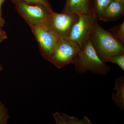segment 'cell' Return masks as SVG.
<instances>
[{
    "mask_svg": "<svg viewBox=\"0 0 124 124\" xmlns=\"http://www.w3.org/2000/svg\"><path fill=\"white\" fill-rule=\"evenodd\" d=\"M90 40L99 57L104 63L110 57L124 54V44L98 23L93 30Z\"/></svg>",
    "mask_w": 124,
    "mask_h": 124,
    "instance_id": "obj_1",
    "label": "cell"
},
{
    "mask_svg": "<svg viewBox=\"0 0 124 124\" xmlns=\"http://www.w3.org/2000/svg\"><path fill=\"white\" fill-rule=\"evenodd\" d=\"M72 64L79 74L91 71L94 74L106 75L110 70V67L103 62L99 57L90 40L86 43Z\"/></svg>",
    "mask_w": 124,
    "mask_h": 124,
    "instance_id": "obj_2",
    "label": "cell"
},
{
    "mask_svg": "<svg viewBox=\"0 0 124 124\" xmlns=\"http://www.w3.org/2000/svg\"><path fill=\"white\" fill-rule=\"evenodd\" d=\"M16 11L29 26L45 24L46 20L53 11L44 5L29 3L22 0L13 2Z\"/></svg>",
    "mask_w": 124,
    "mask_h": 124,
    "instance_id": "obj_3",
    "label": "cell"
},
{
    "mask_svg": "<svg viewBox=\"0 0 124 124\" xmlns=\"http://www.w3.org/2000/svg\"><path fill=\"white\" fill-rule=\"evenodd\" d=\"M81 50L79 46L69 38H58L50 62L58 69L73 62Z\"/></svg>",
    "mask_w": 124,
    "mask_h": 124,
    "instance_id": "obj_4",
    "label": "cell"
},
{
    "mask_svg": "<svg viewBox=\"0 0 124 124\" xmlns=\"http://www.w3.org/2000/svg\"><path fill=\"white\" fill-rule=\"evenodd\" d=\"M79 18L78 15L70 13L51 12L45 25L57 38H69L74 24Z\"/></svg>",
    "mask_w": 124,
    "mask_h": 124,
    "instance_id": "obj_5",
    "label": "cell"
},
{
    "mask_svg": "<svg viewBox=\"0 0 124 124\" xmlns=\"http://www.w3.org/2000/svg\"><path fill=\"white\" fill-rule=\"evenodd\" d=\"M78 15V20L73 26L69 38L82 49L90 40L93 30L98 23V19L92 11L87 14Z\"/></svg>",
    "mask_w": 124,
    "mask_h": 124,
    "instance_id": "obj_6",
    "label": "cell"
},
{
    "mask_svg": "<svg viewBox=\"0 0 124 124\" xmlns=\"http://www.w3.org/2000/svg\"><path fill=\"white\" fill-rule=\"evenodd\" d=\"M30 27L38 42L41 54L45 60L50 62L58 38L45 24Z\"/></svg>",
    "mask_w": 124,
    "mask_h": 124,
    "instance_id": "obj_7",
    "label": "cell"
},
{
    "mask_svg": "<svg viewBox=\"0 0 124 124\" xmlns=\"http://www.w3.org/2000/svg\"><path fill=\"white\" fill-rule=\"evenodd\" d=\"M124 14V4L113 0L108 6L99 19L106 22L114 21L121 18Z\"/></svg>",
    "mask_w": 124,
    "mask_h": 124,
    "instance_id": "obj_8",
    "label": "cell"
},
{
    "mask_svg": "<svg viewBox=\"0 0 124 124\" xmlns=\"http://www.w3.org/2000/svg\"><path fill=\"white\" fill-rule=\"evenodd\" d=\"M68 11L75 14H87L92 12V0H70Z\"/></svg>",
    "mask_w": 124,
    "mask_h": 124,
    "instance_id": "obj_9",
    "label": "cell"
},
{
    "mask_svg": "<svg viewBox=\"0 0 124 124\" xmlns=\"http://www.w3.org/2000/svg\"><path fill=\"white\" fill-rule=\"evenodd\" d=\"M114 90L116 93H112V99L116 106L121 110H124V77L120 76L115 80Z\"/></svg>",
    "mask_w": 124,
    "mask_h": 124,
    "instance_id": "obj_10",
    "label": "cell"
},
{
    "mask_svg": "<svg viewBox=\"0 0 124 124\" xmlns=\"http://www.w3.org/2000/svg\"><path fill=\"white\" fill-rule=\"evenodd\" d=\"M53 116L57 124H92L90 120L85 116L81 119L77 117H71L61 112H56Z\"/></svg>",
    "mask_w": 124,
    "mask_h": 124,
    "instance_id": "obj_11",
    "label": "cell"
},
{
    "mask_svg": "<svg viewBox=\"0 0 124 124\" xmlns=\"http://www.w3.org/2000/svg\"><path fill=\"white\" fill-rule=\"evenodd\" d=\"M113 0H92V11L99 19L108 6Z\"/></svg>",
    "mask_w": 124,
    "mask_h": 124,
    "instance_id": "obj_12",
    "label": "cell"
},
{
    "mask_svg": "<svg viewBox=\"0 0 124 124\" xmlns=\"http://www.w3.org/2000/svg\"><path fill=\"white\" fill-rule=\"evenodd\" d=\"M108 31L116 38L124 44V22L120 25L116 26L110 29Z\"/></svg>",
    "mask_w": 124,
    "mask_h": 124,
    "instance_id": "obj_13",
    "label": "cell"
},
{
    "mask_svg": "<svg viewBox=\"0 0 124 124\" xmlns=\"http://www.w3.org/2000/svg\"><path fill=\"white\" fill-rule=\"evenodd\" d=\"M9 117L8 109L0 101V124H7Z\"/></svg>",
    "mask_w": 124,
    "mask_h": 124,
    "instance_id": "obj_14",
    "label": "cell"
},
{
    "mask_svg": "<svg viewBox=\"0 0 124 124\" xmlns=\"http://www.w3.org/2000/svg\"><path fill=\"white\" fill-rule=\"evenodd\" d=\"M107 62H111L117 64L124 71V54L110 57L108 59Z\"/></svg>",
    "mask_w": 124,
    "mask_h": 124,
    "instance_id": "obj_15",
    "label": "cell"
},
{
    "mask_svg": "<svg viewBox=\"0 0 124 124\" xmlns=\"http://www.w3.org/2000/svg\"><path fill=\"white\" fill-rule=\"evenodd\" d=\"M11 0L12 2L16 1L22 0L29 2V3H40V4L44 5L50 9H52L51 5L50 4L48 0Z\"/></svg>",
    "mask_w": 124,
    "mask_h": 124,
    "instance_id": "obj_16",
    "label": "cell"
},
{
    "mask_svg": "<svg viewBox=\"0 0 124 124\" xmlns=\"http://www.w3.org/2000/svg\"><path fill=\"white\" fill-rule=\"evenodd\" d=\"M6 0H0V28H2L6 23L5 20L2 17V11L1 9L2 4Z\"/></svg>",
    "mask_w": 124,
    "mask_h": 124,
    "instance_id": "obj_17",
    "label": "cell"
},
{
    "mask_svg": "<svg viewBox=\"0 0 124 124\" xmlns=\"http://www.w3.org/2000/svg\"><path fill=\"white\" fill-rule=\"evenodd\" d=\"M7 37L6 32L2 30V28H0V42H2L4 40L7 39Z\"/></svg>",
    "mask_w": 124,
    "mask_h": 124,
    "instance_id": "obj_18",
    "label": "cell"
},
{
    "mask_svg": "<svg viewBox=\"0 0 124 124\" xmlns=\"http://www.w3.org/2000/svg\"><path fill=\"white\" fill-rule=\"evenodd\" d=\"M70 0H66V5H65V7L62 11V13H70L68 11V4Z\"/></svg>",
    "mask_w": 124,
    "mask_h": 124,
    "instance_id": "obj_19",
    "label": "cell"
},
{
    "mask_svg": "<svg viewBox=\"0 0 124 124\" xmlns=\"http://www.w3.org/2000/svg\"><path fill=\"white\" fill-rule=\"evenodd\" d=\"M113 0L116 1L124 4V0Z\"/></svg>",
    "mask_w": 124,
    "mask_h": 124,
    "instance_id": "obj_20",
    "label": "cell"
},
{
    "mask_svg": "<svg viewBox=\"0 0 124 124\" xmlns=\"http://www.w3.org/2000/svg\"><path fill=\"white\" fill-rule=\"evenodd\" d=\"M3 70V67H2V66L0 64V71Z\"/></svg>",
    "mask_w": 124,
    "mask_h": 124,
    "instance_id": "obj_21",
    "label": "cell"
}]
</instances>
